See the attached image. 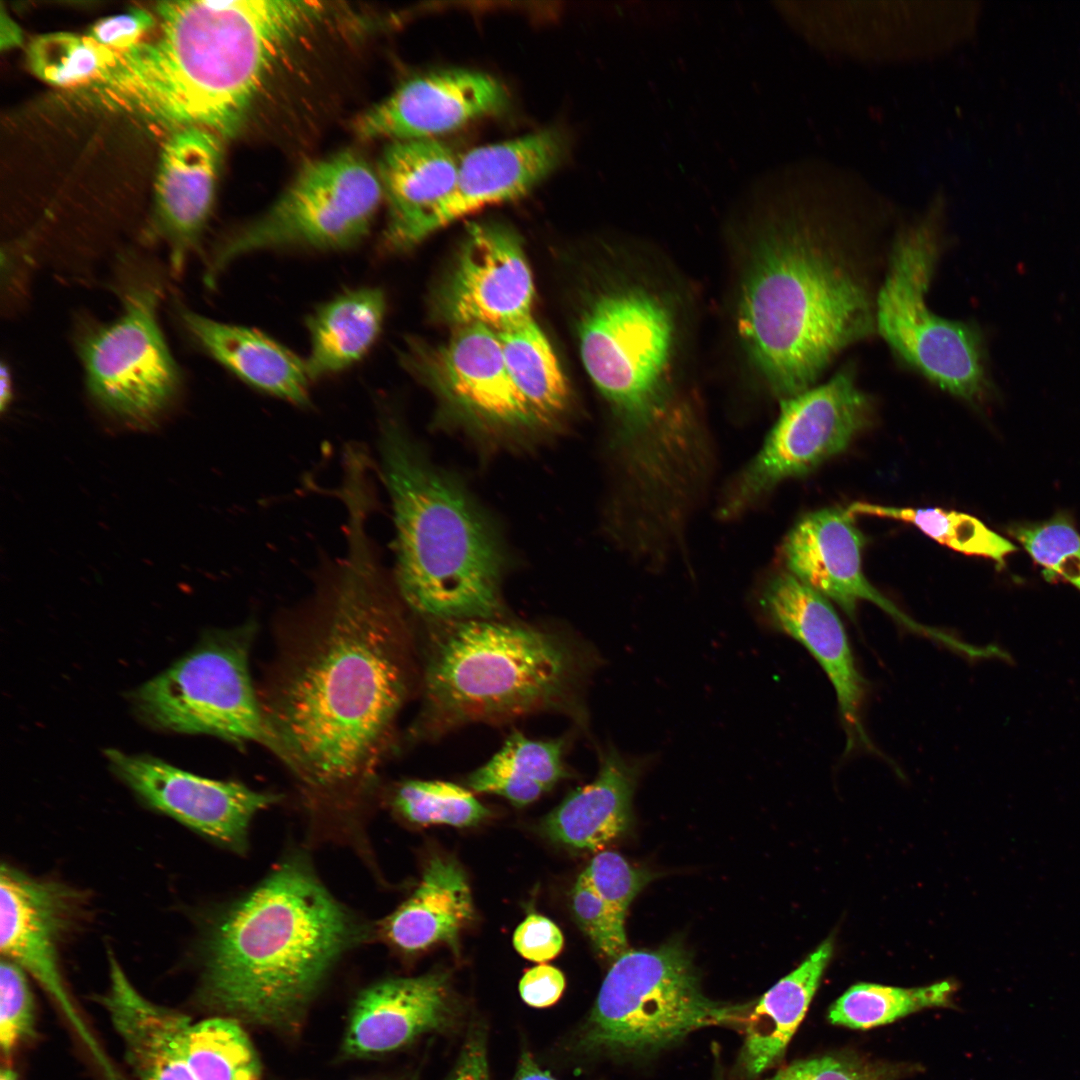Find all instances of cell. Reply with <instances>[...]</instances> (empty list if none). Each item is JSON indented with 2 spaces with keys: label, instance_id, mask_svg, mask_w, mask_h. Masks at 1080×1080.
<instances>
[{
  "label": "cell",
  "instance_id": "obj_17",
  "mask_svg": "<svg viewBox=\"0 0 1080 1080\" xmlns=\"http://www.w3.org/2000/svg\"><path fill=\"white\" fill-rule=\"evenodd\" d=\"M865 537L847 509L825 508L804 516L788 533L782 555L789 573L832 600L851 618L869 601L904 627L973 658L977 647L913 620L877 590L862 571Z\"/></svg>",
  "mask_w": 1080,
  "mask_h": 1080
},
{
  "label": "cell",
  "instance_id": "obj_19",
  "mask_svg": "<svg viewBox=\"0 0 1080 1080\" xmlns=\"http://www.w3.org/2000/svg\"><path fill=\"white\" fill-rule=\"evenodd\" d=\"M509 103L504 85L468 69H445L416 76L355 121L363 139H436L474 120L502 112Z\"/></svg>",
  "mask_w": 1080,
  "mask_h": 1080
},
{
  "label": "cell",
  "instance_id": "obj_22",
  "mask_svg": "<svg viewBox=\"0 0 1080 1080\" xmlns=\"http://www.w3.org/2000/svg\"><path fill=\"white\" fill-rule=\"evenodd\" d=\"M221 138L201 127L170 132L154 184V233L168 246L180 272L197 249L210 215L221 160Z\"/></svg>",
  "mask_w": 1080,
  "mask_h": 1080
},
{
  "label": "cell",
  "instance_id": "obj_9",
  "mask_svg": "<svg viewBox=\"0 0 1080 1080\" xmlns=\"http://www.w3.org/2000/svg\"><path fill=\"white\" fill-rule=\"evenodd\" d=\"M748 1004L711 1000L679 940L657 949H628L616 958L581 1032L590 1051L646 1053L708 1026L741 1024Z\"/></svg>",
  "mask_w": 1080,
  "mask_h": 1080
},
{
  "label": "cell",
  "instance_id": "obj_4",
  "mask_svg": "<svg viewBox=\"0 0 1080 1080\" xmlns=\"http://www.w3.org/2000/svg\"><path fill=\"white\" fill-rule=\"evenodd\" d=\"M361 936L306 860L289 856L206 929L200 998L254 1022L288 1024Z\"/></svg>",
  "mask_w": 1080,
  "mask_h": 1080
},
{
  "label": "cell",
  "instance_id": "obj_47",
  "mask_svg": "<svg viewBox=\"0 0 1080 1080\" xmlns=\"http://www.w3.org/2000/svg\"><path fill=\"white\" fill-rule=\"evenodd\" d=\"M450 1080H489L486 1038L480 1028L469 1031Z\"/></svg>",
  "mask_w": 1080,
  "mask_h": 1080
},
{
  "label": "cell",
  "instance_id": "obj_39",
  "mask_svg": "<svg viewBox=\"0 0 1080 1080\" xmlns=\"http://www.w3.org/2000/svg\"><path fill=\"white\" fill-rule=\"evenodd\" d=\"M1010 532L1042 567L1047 581L1064 580L1080 590V534L1067 515L1057 514L1040 523L1017 524Z\"/></svg>",
  "mask_w": 1080,
  "mask_h": 1080
},
{
  "label": "cell",
  "instance_id": "obj_49",
  "mask_svg": "<svg viewBox=\"0 0 1080 1080\" xmlns=\"http://www.w3.org/2000/svg\"><path fill=\"white\" fill-rule=\"evenodd\" d=\"M1 49H9L19 46L22 42V33L18 25L7 15L4 8L1 9Z\"/></svg>",
  "mask_w": 1080,
  "mask_h": 1080
},
{
  "label": "cell",
  "instance_id": "obj_46",
  "mask_svg": "<svg viewBox=\"0 0 1080 1080\" xmlns=\"http://www.w3.org/2000/svg\"><path fill=\"white\" fill-rule=\"evenodd\" d=\"M564 988L563 973L547 964H541L526 971L519 983L521 998L526 1004L535 1008H545L556 1003Z\"/></svg>",
  "mask_w": 1080,
  "mask_h": 1080
},
{
  "label": "cell",
  "instance_id": "obj_51",
  "mask_svg": "<svg viewBox=\"0 0 1080 1080\" xmlns=\"http://www.w3.org/2000/svg\"><path fill=\"white\" fill-rule=\"evenodd\" d=\"M0 1080H18L17 1073L8 1065H4L0 1071Z\"/></svg>",
  "mask_w": 1080,
  "mask_h": 1080
},
{
  "label": "cell",
  "instance_id": "obj_43",
  "mask_svg": "<svg viewBox=\"0 0 1080 1080\" xmlns=\"http://www.w3.org/2000/svg\"><path fill=\"white\" fill-rule=\"evenodd\" d=\"M156 24L157 18L150 11L132 7L125 13L96 21L86 36L104 47L122 52L141 43Z\"/></svg>",
  "mask_w": 1080,
  "mask_h": 1080
},
{
  "label": "cell",
  "instance_id": "obj_18",
  "mask_svg": "<svg viewBox=\"0 0 1080 1080\" xmlns=\"http://www.w3.org/2000/svg\"><path fill=\"white\" fill-rule=\"evenodd\" d=\"M534 295L518 235L500 224L473 223L436 304L456 327L482 324L498 330L531 316Z\"/></svg>",
  "mask_w": 1080,
  "mask_h": 1080
},
{
  "label": "cell",
  "instance_id": "obj_35",
  "mask_svg": "<svg viewBox=\"0 0 1080 1080\" xmlns=\"http://www.w3.org/2000/svg\"><path fill=\"white\" fill-rule=\"evenodd\" d=\"M954 991L949 981L914 988L858 983L832 1004L828 1020L852 1029L873 1028L923 1009L947 1006Z\"/></svg>",
  "mask_w": 1080,
  "mask_h": 1080
},
{
  "label": "cell",
  "instance_id": "obj_32",
  "mask_svg": "<svg viewBox=\"0 0 1080 1080\" xmlns=\"http://www.w3.org/2000/svg\"><path fill=\"white\" fill-rule=\"evenodd\" d=\"M562 739L533 740L512 733L503 746L467 777L477 792L496 794L525 806L567 776Z\"/></svg>",
  "mask_w": 1080,
  "mask_h": 1080
},
{
  "label": "cell",
  "instance_id": "obj_38",
  "mask_svg": "<svg viewBox=\"0 0 1080 1080\" xmlns=\"http://www.w3.org/2000/svg\"><path fill=\"white\" fill-rule=\"evenodd\" d=\"M391 806L399 816L415 825L469 827L489 815V810L467 789L436 780H408L400 784L393 794Z\"/></svg>",
  "mask_w": 1080,
  "mask_h": 1080
},
{
  "label": "cell",
  "instance_id": "obj_48",
  "mask_svg": "<svg viewBox=\"0 0 1080 1080\" xmlns=\"http://www.w3.org/2000/svg\"><path fill=\"white\" fill-rule=\"evenodd\" d=\"M513 1080H557L548 1071L540 1068L533 1056L524 1051Z\"/></svg>",
  "mask_w": 1080,
  "mask_h": 1080
},
{
  "label": "cell",
  "instance_id": "obj_1",
  "mask_svg": "<svg viewBox=\"0 0 1080 1080\" xmlns=\"http://www.w3.org/2000/svg\"><path fill=\"white\" fill-rule=\"evenodd\" d=\"M884 208L855 178L808 163L743 195L733 326L745 362L779 400L814 386L840 352L876 332Z\"/></svg>",
  "mask_w": 1080,
  "mask_h": 1080
},
{
  "label": "cell",
  "instance_id": "obj_12",
  "mask_svg": "<svg viewBox=\"0 0 1080 1080\" xmlns=\"http://www.w3.org/2000/svg\"><path fill=\"white\" fill-rule=\"evenodd\" d=\"M160 286L134 281L122 294L121 314L86 328L78 348L90 395L120 422L155 424L179 392L181 376L157 321Z\"/></svg>",
  "mask_w": 1080,
  "mask_h": 1080
},
{
  "label": "cell",
  "instance_id": "obj_29",
  "mask_svg": "<svg viewBox=\"0 0 1080 1080\" xmlns=\"http://www.w3.org/2000/svg\"><path fill=\"white\" fill-rule=\"evenodd\" d=\"M641 765L606 751L596 778L572 791L543 820L551 840L595 851L623 834L631 823L632 797Z\"/></svg>",
  "mask_w": 1080,
  "mask_h": 1080
},
{
  "label": "cell",
  "instance_id": "obj_15",
  "mask_svg": "<svg viewBox=\"0 0 1080 1080\" xmlns=\"http://www.w3.org/2000/svg\"><path fill=\"white\" fill-rule=\"evenodd\" d=\"M105 755L113 773L147 807L236 853L248 848L254 816L279 800L273 793L202 777L153 756L116 749Z\"/></svg>",
  "mask_w": 1080,
  "mask_h": 1080
},
{
  "label": "cell",
  "instance_id": "obj_37",
  "mask_svg": "<svg viewBox=\"0 0 1080 1080\" xmlns=\"http://www.w3.org/2000/svg\"><path fill=\"white\" fill-rule=\"evenodd\" d=\"M185 1050L196 1080H259L260 1063L241 1026L229 1018L190 1023Z\"/></svg>",
  "mask_w": 1080,
  "mask_h": 1080
},
{
  "label": "cell",
  "instance_id": "obj_8",
  "mask_svg": "<svg viewBox=\"0 0 1080 1080\" xmlns=\"http://www.w3.org/2000/svg\"><path fill=\"white\" fill-rule=\"evenodd\" d=\"M945 199L902 226L890 244L875 305L876 332L907 366L968 402L990 390L983 338L975 325L938 316L926 295L943 248Z\"/></svg>",
  "mask_w": 1080,
  "mask_h": 1080
},
{
  "label": "cell",
  "instance_id": "obj_24",
  "mask_svg": "<svg viewBox=\"0 0 1080 1080\" xmlns=\"http://www.w3.org/2000/svg\"><path fill=\"white\" fill-rule=\"evenodd\" d=\"M448 980L438 971L368 987L354 1003L345 1050L356 1056L385 1053L445 1028L453 1017Z\"/></svg>",
  "mask_w": 1080,
  "mask_h": 1080
},
{
  "label": "cell",
  "instance_id": "obj_40",
  "mask_svg": "<svg viewBox=\"0 0 1080 1080\" xmlns=\"http://www.w3.org/2000/svg\"><path fill=\"white\" fill-rule=\"evenodd\" d=\"M35 1032V1006L27 973L14 962L0 964V1046L5 1056Z\"/></svg>",
  "mask_w": 1080,
  "mask_h": 1080
},
{
  "label": "cell",
  "instance_id": "obj_20",
  "mask_svg": "<svg viewBox=\"0 0 1080 1080\" xmlns=\"http://www.w3.org/2000/svg\"><path fill=\"white\" fill-rule=\"evenodd\" d=\"M886 3L879 25L872 22L866 3L777 2L779 12L810 43L823 51L850 57L860 41L875 29L861 60L892 61L914 59L897 38L882 30H893L923 38L943 51L951 49L959 33L953 30L952 7H920L918 3Z\"/></svg>",
  "mask_w": 1080,
  "mask_h": 1080
},
{
  "label": "cell",
  "instance_id": "obj_10",
  "mask_svg": "<svg viewBox=\"0 0 1080 1080\" xmlns=\"http://www.w3.org/2000/svg\"><path fill=\"white\" fill-rule=\"evenodd\" d=\"M383 198L377 169L359 154L313 161L262 216L217 244L205 281L214 283L229 263L253 251L352 248L370 231Z\"/></svg>",
  "mask_w": 1080,
  "mask_h": 1080
},
{
  "label": "cell",
  "instance_id": "obj_27",
  "mask_svg": "<svg viewBox=\"0 0 1080 1080\" xmlns=\"http://www.w3.org/2000/svg\"><path fill=\"white\" fill-rule=\"evenodd\" d=\"M193 339L216 361L254 388L299 407L311 404L306 360L264 333L180 309Z\"/></svg>",
  "mask_w": 1080,
  "mask_h": 1080
},
{
  "label": "cell",
  "instance_id": "obj_28",
  "mask_svg": "<svg viewBox=\"0 0 1080 1080\" xmlns=\"http://www.w3.org/2000/svg\"><path fill=\"white\" fill-rule=\"evenodd\" d=\"M473 902L456 862L433 857L414 892L378 924V936L393 949L415 954L444 943L458 952L459 934L472 919Z\"/></svg>",
  "mask_w": 1080,
  "mask_h": 1080
},
{
  "label": "cell",
  "instance_id": "obj_5",
  "mask_svg": "<svg viewBox=\"0 0 1080 1080\" xmlns=\"http://www.w3.org/2000/svg\"><path fill=\"white\" fill-rule=\"evenodd\" d=\"M638 257L589 300L579 322L584 367L617 422L628 465L677 456L692 434L676 391L687 306L680 287Z\"/></svg>",
  "mask_w": 1080,
  "mask_h": 1080
},
{
  "label": "cell",
  "instance_id": "obj_3",
  "mask_svg": "<svg viewBox=\"0 0 1080 1080\" xmlns=\"http://www.w3.org/2000/svg\"><path fill=\"white\" fill-rule=\"evenodd\" d=\"M159 33L116 51L108 73L86 89L110 109L170 132L208 129L236 136L284 56L300 42L287 0L161 1Z\"/></svg>",
  "mask_w": 1080,
  "mask_h": 1080
},
{
  "label": "cell",
  "instance_id": "obj_42",
  "mask_svg": "<svg viewBox=\"0 0 1080 1080\" xmlns=\"http://www.w3.org/2000/svg\"><path fill=\"white\" fill-rule=\"evenodd\" d=\"M581 874L600 898L625 918L634 898L654 878L648 870L608 850L596 854Z\"/></svg>",
  "mask_w": 1080,
  "mask_h": 1080
},
{
  "label": "cell",
  "instance_id": "obj_26",
  "mask_svg": "<svg viewBox=\"0 0 1080 1080\" xmlns=\"http://www.w3.org/2000/svg\"><path fill=\"white\" fill-rule=\"evenodd\" d=\"M109 986L101 997L139 1080H196L185 1050L186 1015L144 997L108 951Z\"/></svg>",
  "mask_w": 1080,
  "mask_h": 1080
},
{
  "label": "cell",
  "instance_id": "obj_13",
  "mask_svg": "<svg viewBox=\"0 0 1080 1080\" xmlns=\"http://www.w3.org/2000/svg\"><path fill=\"white\" fill-rule=\"evenodd\" d=\"M871 415V400L849 367L824 384L782 400L776 423L728 489L720 515L738 516L784 480L807 475L842 453L870 423Z\"/></svg>",
  "mask_w": 1080,
  "mask_h": 1080
},
{
  "label": "cell",
  "instance_id": "obj_41",
  "mask_svg": "<svg viewBox=\"0 0 1080 1080\" xmlns=\"http://www.w3.org/2000/svg\"><path fill=\"white\" fill-rule=\"evenodd\" d=\"M571 907L577 924L602 955L614 961L629 949L625 917L603 901L582 874L571 891Z\"/></svg>",
  "mask_w": 1080,
  "mask_h": 1080
},
{
  "label": "cell",
  "instance_id": "obj_14",
  "mask_svg": "<svg viewBox=\"0 0 1080 1080\" xmlns=\"http://www.w3.org/2000/svg\"><path fill=\"white\" fill-rule=\"evenodd\" d=\"M86 896L75 887L32 876L11 864L0 870V951L31 976L65 1013L95 1058L104 1055L67 990L60 953L85 912Z\"/></svg>",
  "mask_w": 1080,
  "mask_h": 1080
},
{
  "label": "cell",
  "instance_id": "obj_7",
  "mask_svg": "<svg viewBox=\"0 0 1080 1080\" xmlns=\"http://www.w3.org/2000/svg\"><path fill=\"white\" fill-rule=\"evenodd\" d=\"M559 639L494 619L441 621L428 647L425 712L435 728L553 707L577 677Z\"/></svg>",
  "mask_w": 1080,
  "mask_h": 1080
},
{
  "label": "cell",
  "instance_id": "obj_6",
  "mask_svg": "<svg viewBox=\"0 0 1080 1080\" xmlns=\"http://www.w3.org/2000/svg\"><path fill=\"white\" fill-rule=\"evenodd\" d=\"M378 447L402 599L440 621L494 619L501 610L503 556L487 522L387 411L379 418Z\"/></svg>",
  "mask_w": 1080,
  "mask_h": 1080
},
{
  "label": "cell",
  "instance_id": "obj_11",
  "mask_svg": "<svg viewBox=\"0 0 1080 1080\" xmlns=\"http://www.w3.org/2000/svg\"><path fill=\"white\" fill-rule=\"evenodd\" d=\"M138 715L154 728L279 746L248 668V633L209 636L132 694Z\"/></svg>",
  "mask_w": 1080,
  "mask_h": 1080
},
{
  "label": "cell",
  "instance_id": "obj_50",
  "mask_svg": "<svg viewBox=\"0 0 1080 1080\" xmlns=\"http://www.w3.org/2000/svg\"><path fill=\"white\" fill-rule=\"evenodd\" d=\"M0 383H1V387H0L1 410H4L9 405V403H10V401L12 399L11 373H10L9 367L5 366L4 364L1 365Z\"/></svg>",
  "mask_w": 1080,
  "mask_h": 1080
},
{
  "label": "cell",
  "instance_id": "obj_45",
  "mask_svg": "<svg viewBox=\"0 0 1080 1080\" xmlns=\"http://www.w3.org/2000/svg\"><path fill=\"white\" fill-rule=\"evenodd\" d=\"M513 944L522 957L535 962H545L560 953L563 935L553 921L532 913L516 928Z\"/></svg>",
  "mask_w": 1080,
  "mask_h": 1080
},
{
  "label": "cell",
  "instance_id": "obj_21",
  "mask_svg": "<svg viewBox=\"0 0 1080 1080\" xmlns=\"http://www.w3.org/2000/svg\"><path fill=\"white\" fill-rule=\"evenodd\" d=\"M761 603L772 623L800 642L831 681L847 734V750L857 744L873 748L861 718L865 681L845 628L828 599L786 571L768 582Z\"/></svg>",
  "mask_w": 1080,
  "mask_h": 1080
},
{
  "label": "cell",
  "instance_id": "obj_2",
  "mask_svg": "<svg viewBox=\"0 0 1080 1080\" xmlns=\"http://www.w3.org/2000/svg\"><path fill=\"white\" fill-rule=\"evenodd\" d=\"M347 509L346 552L322 560L311 611L315 634L264 708L279 757L299 779L319 834L358 840L363 790L402 703L392 586L366 528L361 499Z\"/></svg>",
  "mask_w": 1080,
  "mask_h": 1080
},
{
  "label": "cell",
  "instance_id": "obj_23",
  "mask_svg": "<svg viewBox=\"0 0 1080 1080\" xmlns=\"http://www.w3.org/2000/svg\"><path fill=\"white\" fill-rule=\"evenodd\" d=\"M564 152L563 137L552 129L468 151L452 192L424 222L420 242L463 216L523 197L559 166Z\"/></svg>",
  "mask_w": 1080,
  "mask_h": 1080
},
{
  "label": "cell",
  "instance_id": "obj_34",
  "mask_svg": "<svg viewBox=\"0 0 1080 1080\" xmlns=\"http://www.w3.org/2000/svg\"><path fill=\"white\" fill-rule=\"evenodd\" d=\"M852 515L890 518L914 525L924 534L952 550L994 560L1004 566L1007 555L1018 548L969 514L941 508H908L855 502Z\"/></svg>",
  "mask_w": 1080,
  "mask_h": 1080
},
{
  "label": "cell",
  "instance_id": "obj_16",
  "mask_svg": "<svg viewBox=\"0 0 1080 1080\" xmlns=\"http://www.w3.org/2000/svg\"><path fill=\"white\" fill-rule=\"evenodd\" d=\"M402 362L479 425L514 431L539 424L508 372L493 328L456 327L449 340L434 349L410 343Z\"/></svg>",
  "mask_w": 1080,
  "mask_h": 1080
},
{
  "label": "cell",
  "instance_id": "obj_36",
  "mask_svg": "<svg viewBox=\"0 0 1080 1080\" xmlns=\"http://www.w3.org/2000/svg\"><path fill=\"white\" fill-rule=\"evenodd\" d=\"M116 51L69 32L34 37L26 48V63L40 80L65 89H88L111 69Z\"/></svg>",
  "mask_w": 1080,
  "mask_h": 1080
},
{
  "label": "cell",
  "instance_id": "obj_44",
  "mask_svg": "<svg viewBox=\"0 0 1080 1080\" xmlns=\"http://www.w3.org/2000/svg\"><path fill=\"white\" fill-rule=\"evenodd\" d=\"M882 1074L848 1058L821 1056L791 1063L767 1080H881Z\"/></svg>",
  "mask_w": 1080,
  "mask_h": 1080
},
{
  "label": "cell",
  "instance_id": "obj_31",
  "mask_svg": "<svg viewBox=\"0 0 1080 1080\" xmlns=\"http://www.w3.org/2000/svg\"><path fill=\"white\" fill-rule=\"evenodd\" d=\"M386 310L378 288L347 291L321 305L307 319L312 380L340 372L360 360L378 337Z\"/></svg>",
  "mask_w": 1080,
  "mask_h": 1080
},
{
  "label": "cell",
  "instance_id": "obj_30",
  "mask_svg": "<svg viewBox=\"0 0 1080 1080\" xmlns=\"http://www.w3.org/2000/svg\"><path fill=\"white\" fill-rule=\"evenodd\" d=\"M833 948V939L828 937L753 1006L745 1023L741 1053L742 1065L750 1076L765 1071L784 1053L818 989Z\"/></svg>",
  "mask_w": 1080,
  "mask_h": 1080
},
{
  "label": "cell",
  "instance_id": "obj_25",
  "mask_svg": "<svg viewBox=\"0 0 1080 1080\" xmlns=\"http://www.w3.org/2000/svg\"><path fill=\"white\" fill-rule=\"evenodd\" d=\"M458 167L459 159L438 139L392 141L385 148L377 168L388 208L382 253H400L420 243V230L452 192Z\"/></svg>",
  "mask_w": 1080,
  "mask_h": 1080
},
{
  "label": "cell",
  "instance_id": "obj_33",
  "mask_svg": "<svg viewBox=\"0 0 1080 1080\" xmlns=\"http://www.w3.org/2000/svg\"><path fill=\"white\" fill-rule=\"evenodd\" d=\"M508 372L539 424L567 407L569 389L551 344L531 316L496 330Z\"/></svg>",
  "mask_w": 1080,
  "mask_h": 1080
}]
</instances>
